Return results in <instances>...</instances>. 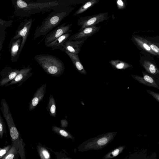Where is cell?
Wrapping results in <instances>:
<instances>
[{
    "label": "cell",
    "mask_w": 159,
    "mask_h": 159,
    "mask_svg": "<svg viewBox=\"0 0 159 159\" xmlns=\"http://www.w3.org/2000/svg\"><path fill=\"white\" fill-rule=\"evenodd\" d=\"M14 6L15 13L22 17L31 15L50 11L60 6H67L63 0H57L52 2L34 3L25 2L23 0H11Z\"/></svg>",
    "instance_id": "1"
},
{
    "label": "cell",
    "mask_w": 159,
    "mask_h": 159,
    "mask_svg": "<svg viewBox=\"0 0 159 159\" xmlns=\"http://www.w3.org/2000/svg\"><path fill=\"white\" fill-rule=\"evenodd\" d=\"M74 7L70 6H61L53 10L42 21L40 25L35 30L34 39L39 36H45L53 29L59 25L61 21L71 13Z\"/></svg>",
    "instance_id": "2"
},
{
    "label": "cell",
    "mask_w": 159,
    "mask_h": 159,
    "mask_svg": "<svg viewBox=\"0 0 159 159\" xmlns=\"http://www.w3.org/2000/svg\"><path fill=\"white\" fill-rule=\"evenodd\" d=\"M34 59L44 71L52 76L59 77L64 73V64L56 56L48 54H39L36 55Z\"/></svg>",
    "instance_id": "3"
},
{
    "label": "cell",
    "mask_w": 159,
    "mask_h": 159,
    "mask_svg": "<svg viewBox=\"0 0 159 159\" xmlns=\"http://www.w3.org/2000/svg\"><path fill=\"white\" fill-rule=\"evenodd\" d=\"M1 106L0 109L8 125L12 144L16 140L21 137L20 134L16 126L9 107L5 99H1Z\"/></svg>",
    "instance_id": "4"
},
{
    "label": "cell",
    "mask_w": 159,
    "mask_h": 159,
    "mask_svg": "<svg viewBox=\"0 0 159 159\" xmlns=\"http://www.w3.org/2000/svg\"><path fill=\"white\" fill-rule=\"evenodd\" d=\"M110 17L107 12L101 13L92 16L80 17L77 20V25L81 26L78 30L80 31L87 27L95 25Z\"/></svg>",
    "instance_id": "5"
},
{
    "label": "cell",
    "mask_w": 159,
    "mask_h": 159,
    "mask_svg": "<svg viewBox=\"0 0 159 159\" xmlns=\"http://www.w3.org/2000/svg\"><path fill=\"white\" fill-rule=\"evenodd\" d=\"M72 24L64 23L48 33L44 38V43L45 46L49 44L63 34L72 31L71 30Z\"/></svg>",
    "instance_id": "6"
},
{
    "label": "cell",
    "mask_w": 159,
    "mask_h": 159,
    "mask_svg": "<svg viewBox=\"0 0 159 159\" xmlns=\"http://www.w3.org/2000/svg\"><path fill=\"white\" fill-rule=\"evenodd\" d=\"M24 144L21 137L16 140L2 159H18L19 155L21 159L25 158Z\"/></svg>",
    "instance_id": "7"
},
{
    "label": "cell",
    "mask_w": 159,
    "mask_h": 159,
    "mask_svg": "<svg viewBox=\"0 0 159 159\" xmlns=\"http://www.w3.org/2000/svg\"><path fill=\"white\" fill-rule=\"evenodd\" d=\"M34 20L32 18L25 19L21 24V29L18 31L17 34L13 38L14 39H18L21 37L22 38L19 53H20L22 50L26 41Z\"/></svg>",
    "instance_id": "8"
},
{
    "label": "cell",
    "mask_w": 159,
    "mask_h": 159,
    "mask_svg": "<svg viewBox=\"0 0 159 159\" xmlns=\"http://www.w3.org/2000/svg\"><path fill=\"white\" fill-rule=\"evenodd\" d=\"M100 28V26L96 25L87 27L70 36L69 39L84 41L88 38L98 32Z\"/></svg>",
    "instance_id": "9"
},
{
    "label": "cell",
    "mask_w": 159,
    "mask_h": 159,
    "mask_svg": "<svg viewBox=\"0 0 159 159\" xmlns=\"http://www.w3.org/2000/svg\"><path fill=\"white\" fill-rule=\"evenodd\" d=\"M84 42L82 41H78L68 39L65 42L63 47L61 50L78 54L80 51L82 45Z\"/></svg>",
    "instance_id": "10"
},
{
    "label": "cell",
    "mask_w": 159,
    "mask_h": 159,
    "mask_svg": "<svg viewBox=\"0 0 159 159\" xmlns=\"http://www.w3.org/2000/svg\"><path fill=\"white\" fill-rule=\"evenodd\" d=\"M143 76L131 75V76L136 81L146 86L159 89V87L154 78L149 74L142 72Z\"/></svg>",
    "instance_id": "11"
},
{
    "label": "cell",
    "mask_w": 159,
    "mask_h": 159,
    "mask_svg": "<svg viewBox=\"0 0 159 159\" xmlns=\"http://www.w3.org/2000/svg\"><path fill=\"white\" fill-rule=\"evenodd\" d=\"M71 35L70 33L64 34L45 46L52 48V50L58 49L61 50L63 47L65 43L69 39Z\"/></svg>",
    "instance_id": "12"
},
{
    "label": "cell",
    "mask_w": 159,
    "mask_h": 159,
    "mask_svg": "<svg viewBox=\"0 0 159 159\" xmlns=\"http://www.w3.org/2000/svg\"><path fill=\"white\" fill-rule=\"evenodd\" d=\"M71 60L73 64L77 71L80 74L85 75L87 72L82 65L78 54L65 52Z\"/></svg>",
    "instance_id": "13"
},
{
    "label": "cell",
    "mask_w": 159,
    "mask_h": 159,
    "mask_svg": "<svg viewBox=\"0 0 159 159\" xmlns=\"http://www.w3.org/2000/svg\"><path fill=\"white\" fill-rule=\"evenodd\" d=\"M32 68L30 67L21 69L17 74L15 77L9 84L6 85V86L16 84L17 83L25 78L26 77L28 76L30 74H31L30 72Z\"/></svg>",
    "instance_id": "14"
},
{
    "label": "cell",
    "mask_w": 159,
    "mask_h": 159,
    "mask_svg": "<svg viewBox=\"0 0 159 159\" xmlns=\"http://www.w3.org/2000/svg\"><path fill=\"white\" fill-rule=\"evenodd\" d=\"M134 39L137 44L142 49L152 54L157 55L151 49L146 41V39L138 36L135 37Z\"/></svg>",
    "instance_id": "15"
},
{
    "label": "cell",
    "mask_w": 159,
    "mask_h": 159,
    "mask_svg": "<svg viewBox=\"0 0 159 159\" xmlns=\"http://www.w3.org/2000/svg\"><path fill=\"white\" fill-rule=\"evenodd\" d=\"M100 0H89L79 8L73 14V16H76L84 13L89 9L99 2Z\"/></svg>",
    "instance_id": "16"
},
{
    "label": "cell",
    "mask_w": 159,
    "mask_h": 159,
    "mask_svg": "<svg viewBox=\"0 0 159 159\" xmlns=\"http://www.w3.org/2000/svg\"><path fill=\"white\" fill-rule=\"evenodd\" d=\"M142 66L146 71L151 74L156 75L159 73V70L157 67L149 61H145Z\"/></svg>",
    "instance_id": "17"
},
{
    "label": "cell",
    "mask_w": 159,
    "mask_h": 159,
    "mask_svg": "<svg viewBox=\"0 0 159 159\" xmlns=\"http://www.w3.org/2000/svg\"><path fill=\"white\" fill-rule=\"evenodd\" d=\"M110 63L114 67L119 70H124L132 66L130 64L119 60H111Z\"/></svg>",
    "instance_id": "18"
},
{
    "label": "cell",
    "mask_w": 159,
    "mask_h": 159,
    "mask_svg": "<svg viewBox=\"0 0 159 159\" xmlns=\"http://www.w3.org/2000/svg\"><path fill=\"white\" fill-rule=\"evenodd\" d=\"M125 146H120L111 150L103 157L104 159L113 158L120 153L125 149Z\"/></svg>",
    "instance_id": "19"
},
{
    "label": "cell",
    "mask_w": 159,
    "mask_h": 159,
    "mask_svg": "<svg viewBox=\"0 0 159 159\" xmlns=\"http://www.w3.org/2000/svg\"><path fill=\"white\" fill-rule=\"evenodd\" d=\"M19 70H16L11 72L5 78L2 79L0 82V86H3L9 81L12 80L18 73Z\"/></svg>",
    "instance_id": "20"
},
{
    "label": "cell",
    "mask_w": 159,
    "mask_h": 159,
    "mask_svg": "<svg viewBox=\"0 0 159 159\" xmlns=\"http://www.w3.org/2000/svg\"><path fill=\"white\" fill-rule=\"evenodd\" d=\"M21 42V39H19L13 42L11 48V55L12 58L14 57L17 54Z\"/></svg>",
    "instance_id": "21"
},
{
    "label": "cell",
    "mask_w": 159,
    "mask_h": 159,
    "mask_svg": "<svg viewBox=\"0 0 159 159\" xmlns=\"http://www.w3.org/2000/svg\"><path fill=\"white\" fill-rule=\"evenodd\" d=\"M7 134L6 126L4 121L0 113V138L2 139L3 134Z\"/></svg>",
    "instance_id": "22"
},
{
    "label": "cell",
    "mask_w": 159,
    "mask_h": 159,
    "mask_svg": "<svg viewBox=\"0 0 159 159\" xmlns=\"http://www.w3.org/2000/svg\"><path fill=\"white\" fill-rule=\"evenodd\" d=\"M89 0H63L65 4L67 6L72 5L84 4Z\"/></svg>",
    "instance_id": "23"
},
{
    "label": "cell",
    "mask_w": 159,
    "mask_h": 159,
    "mask_svg": "<svg viewBox=\"0 0 159 159\" xmlns=\"http://www.w3.org/2000/svg\"><path fill=\"white\" fill-rule=\"evenodd\" d=\"M11 146L12 145H8L4 146L3 148H0V159H2L7 154Z\"/></svg>",
    "instance_id": "24"
},
{
    "label": "cell",
    "mask_w": 159,
    "mask_h": 159,
    "mask_svg": "<svg viewBox=\"0 0 159 159\" xmlns=\"http://www.w3.org/2000/svg\"><path fill=\"white\" fill-rule=\"evenodd\" d=\"M116 3L118 8L120 10L125 9L127 6L126 0H116Z\"/></svg>",
    "instance_id": "25"
},
{
    "label": "cell",
    "mask_w": 159,
    "mask_h": 159,
    "mask_svg": "<svg viewBox=\"0 0 159 159\" xmlns=\"http://www.w3.org/2000/svg\"><path fill=\"white\" fill-rule=\"evenodd\" d=\"M146 41L152 50L157 55H159V49L158 47L151 42L146 40Z\"/></svg>",
    "instance_id": "26"
},
{
    "label": "cell",
    "mask_w": 159,
    "mask_h": 159,
    "mask_svg": "<svg viewBox=\"0 0 159 159\" xmlns=\"http://www.w3.org/2000/svg\"><path fill=\"white\" fill-rule=\"evenodd\" d=\"M25 2L34 3H43L53 1L57 0H23Z\"/></svg>",
    "instance_id": "27"
},
{
    "label": "cell",
    "mask_w": 159,
    "mask_h": 159,
    "mask_svg": "<svg viewBox=\"0 0 159 159\" xmlns=\"http://www.w3.org/2000/svg\"><path fill=\"white\" fill-rule=\"evenodd\" d=\"M147 92L151 95L158 102H159V94L158 93H155L150 90L146 89Z\"/></svg>",
    "instance_id": "28"
},
{
    "label": "cell",
    "mask_w": 159,
    "mask_h": 159,
    "mask_svg": "<svg viewBox=\"0 0 159 159\" xmlns=\"http://www.w3.org/2000/svg\"><path fill=\"white\" fill-rule=\"evenodd\" d=\"M38 102V98L36 96L34 97L32 99L31 105L33 107H35L37 105Z\"/></svg>",
    "instance_id": "29"
},
{
    "label": "cell",
    "mask_w": 159,
    "mask_h": 159,
    "mask_svg": "<svg viewBox=\"0 0 159 159\" xmlns=\"http://www.w3.org/2000/svg\"><path fill=\"white\" fill-rule=\"evenodd\" d=\"M43 153L45 158L48 159L49 157V155L47 151L44 150L43 151Z\"/></svg>",
    "instance_id": "30"
},
{
    "label": "cell",
    "mask_w": 159,
    "mask_h": 159,
    "mask_svg": "<svg viewBox=\"0 0 159 159\" xmlns=\"http://www.w3.org/2000/svg\"><path fill=\"white\" fill-rule=\"evenodd\" d=\"M59 132L60 134L64 137H66L68 135L67 133L63 130H61Z\"/></svg>",
    "instance_id": "31"
},
{
    "label": "cell",
    "mask_w": 159,
    "mask_h": 159,
    "mask_svg": "<svg viewBox=\"0 0 159 159\" xmlns=\"http://www.w3.org/2000/svg\"><path fill=\"white\" fill-rule=\"evenodd\" d=\"M56 110V106L54 104L52 105L50 109V111L53 114L55 112Z\"/></svg>",
    "instance_id": "32"
},
{
    "label": "cell",
    "mask_w": 159,
    "mask_h": 159,
    "mask_svg": "<svg viewBox=\"0 0 159 159\" xmlns=\"http://www.w3.org/2000/svg\"><path fill=\"white\" fill-rule=\"evenodd\" d=\"M1 42L0 41V49H1Z\"/></svg>",
    "instance_id": "33"
}]
</instances>
